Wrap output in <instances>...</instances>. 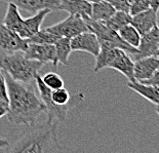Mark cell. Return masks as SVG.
<instances>
[{"instance_id":"1","label":"cell","mask_w":159,"mask_h":153,"mask_svg":"<svg viewBox=\"0 0 159 153\" xmlns=\"http://www.w3.org/2000/svg\"><path fill=\"white\" fill-rule=\"evenodd\" d=\"M4 74L8 95V112L6 114L8 121L16 125H34L40 115L46 112L44 103L29 84L12 79L5 72Z\"/></svg>"},{"instance_id":"2","label":"cell","mask_w":159,"mask_h":153,"mask_svg":"<svg viewBox=\"0 0 159 153\" xmlns=\"http://www.w3.org/2000/svg\"><path fill=\"white\" fill-rule=\"evenodd\" d=\"M60 149L57 137V123L47 120L39 128H34L16 141L11 150L13 152L41 153Z\"/></svg>"},{"instance_id":"3","label":"cell","mask_w":159,"mask_h":153,"mask_svg":"<svg viewBox=\"0 0 159 153\" xmlns=\"http://www.w3.org/2000/svg\"><path fill=\"white\" fill-rule=\"evenodd\" d=\"M42 66L43 63L26 58L24 52L4 53L0 57V68L3 72L8 74L12 79L29 86L35 82V78Z\"/></svg>"},{"instance_id":"4","label":"cell","mask_w":159,"mask_h":153,"mask_svg":"<svg viewBox=\"0 0 159 153\" xmlns=\"http://www.w3.org/2000/svg\"><path fill=\"white\" fill-rule=\"evenodd\" d=\"M50 12L52 11L47 8L41 9L31 18L24 20L21 16V13L19 12V8L16 7V5L13 3H8L3 24L7 28L18 33L23 38L28 39L41 29L43 21Z\"/></svg>"},{"instance_id":"5","label":"cell","mask_w":159,"mask_h":153,"mask_svg":"<svg viewBox=\"0 0 159 153\" xmlns=\"http://www.w3.org/2000/svg\"><path fill=\"white\" fill-rule=\"evenodd\" d=\"M35 84H36L37 90L39 91L40 97H41V100L46 107L47 120L52 122V123H57V122L65 121L69 109L74 106V104H76V102H74V103H70L69 102V103L66 105L55 104L52 100V90H50V88L43 82L42 78L39 74L35 78Z\"/></svg>"},{"instance_id":"6","label":"cell","mask_w":159,"mask_h":153,"mask_svg":"<svg viewBox=\"0 0 159 153\" xmlns=\"http://www.w3.org/2000/svg\"><path fill=\"white\" fill-rule=\"evenodd\" d=\"M45 29L59 37H67L70 39L83 32L89 31L85 20L78 15H69L64 21L46 27Z\"/></svg>"},{"instance_id":"7","label":"cell","mask_w":159,"mask_h":153,"mask_svg":"<svg viewBox=\"0 0 159 153\" xmlns=\"http://www.w3.org/2000/svg\"><path fill=\"white\" fill-rule=\"evenodd\" d=\"M28 40L23 38L18 33L7 28L4 24H0V49L5 53L25 52L28 47Z\"/></svg>"},{"instance_id":"8","label":"cell","mask_w":159,"mask_h":153,"mask_svg":"<svg viewBox=\"0 0 159 153\" xmlns=\"http://www.w3.org/2000/svg\"><path fill=\"white\" fill-rule=\"evenodd\" d=\"M24 56L28 59L38 61L43 64L52 63L56 67L59 64L55 44L29 43L27 49L24 52Z\"/></svg>"},{"instance_id":"9","label":"cell","mask_w":159,"mask_h":153,"mask_svg":"<svg viewBox=\"0 0 159 153\" xmlns=\"http://www.w3.org/2000/svg\"><path fill=\"white\" fill-rule=\"evenodd\" d=\"M159 49V27L156 26L150 31L142 34L141 41L138 46V53H134V61L146 58L150 56H155Z\"/></svg>"},{"instance_id":"10","label":"cell","mask_w":159,"mask_h":153,"mask_svg":"<svg viewBox=\"0 0 159 153\" xmlns=\"http://www.w3.org/2000/svg\"><path fill=\"white\" fill-rule=\"evenodd\" d=\"M71 49L72 52H85L97 57L100 53L101 45L96 34L86 31L71 38Z\"/></svg>"},{"instance_id":"11","label":"cell","mask_w":159,"mask_h":153,"mask_svg":"<svg viewBox=\"0 0 159 153\" xmlns=\"http://www.w3.org/2000/svg\"><path fill=\"white\" fill-rule=\"evenodd\" d=\"M159 69V57L150 56L134 61V75L136 81L149 79Z\"/></svg>"},{"instance_id":"12","label":"cell","mask_w":159,"mask_h":153,"mask_svg":"<svg viewBox=\"0 0 159 153\" xmlns=\"http://www.w3.org/2000/svg\"><path fill=\"white\" fill-rule=\"evenodd\" d=\"M134 61L131 59L129 53L125 50L118 49L117 53L113 60L111 61L108 68L114 69L123 74L128 79V81H136L134 75Z\"/></svg>"},{"instance_id":"13","label":"cell","mask_w":159,"mask_h":153,"mask_svg":"<svg viewBox=\"0 0 159 153\" xmlns=\"http://www.w3.org/2000/svg\"><path fill=\"white\" fill-rule=\"evenodd\" d=\"M7 3H13L16 7L29 13H36L41 9L59 11L61 0H1Z\"/></svg>"},{"instance_id":"14","label":"cell","mask_w":159,"mask_h":153,"mask_svg":"<svg viewBox=\"0 0 159 153\" xmlns=\"http://www.w3.org/2000/svg\"><path fill=\"white\" fill-rule=\"evenodd\" d=\"M157 12L149 8L147 11L131 16V25H134L137 30L142 34L150 31L154 27L158 26V15Z\"/></svg>"},{"instance_id":"15","label":"cell","mask_w":159,"mask_h":153,"mask_svg":"<svg viewBox=\"0 0 159 153\" xmlns=\"http://www.w3.org/2000/svg\"><path fill=\"white\" fill-rule=\"evenodd\" d=\"M59 11H65L69 15H78L83 19L90 18L91 2L86 0H61Z\"/></svg>"},{"instance_id":"16","label":"cell","mask_w":159,"mask_h":153,"mask_svg":"<svg viewBox=\"0 0 159 153\" xmlns=\"http://www.w3.org/2000/svg\"><path fill=\"white\" fill-rule=\"evenodd\" d=\"M127 86L136 91L140 96L155 105H159V86L153 84H146L140 81H128Z\"/></svg>"},{"instance_id":"17","label":"cell","mask_w":159,"mask_h":153,"mask_svg":"<svg viewBox=\"0 0 159 153\" xmlns=\"http://www.w3.org/2000/svg\"><path fill=\"white\" fill-rule=\"evenodd\" d=\"M116 9L113 5L107 1V0H101V1L91 3V13L90 19L93 21H102L106 22L112 16Z\"/></svg>"},{"instance_id":"18","label":"cell","mask_w":159,"mask_h":153,"mask_svg":"<svg viewBox=\"0 0 159 153\" xmlns=\"http://www.w3.org/2000/svg\"><path fill=\"white\" fill-rule=\"evenodd\" d=\"M56 52L57 62L63 64V65H68L69 57L72 53L71 49V39L67 37H61L56 41Z\"/></svg>"},{"instance_id":"19","label":"cell","mask_w":159,"mask_h":153,"mask_svg":"<svg viewBox=\"0 0 159 153\" xmlns=\"http://www.w3.org/2000/svg\"><path fill=\"white\" fill-rule=\"evenodd\" d=\"M120 37L122 38L123 41H125L127 44H129L130 46H134L138 49L139 44L141 41V33L138 31L137 28L131 24H128V25L122 27L119 31Z\"/></svg>"},{"instance_id":"20","label":"cell","mask_w":159,"mask_h":153,"mask_svg":"<svg viewBox=\"0 0 159 153\" xmlns=\"http://www.w3.org/2000/svg\"><path fill=\"white\" fill-rule=\"evenodd\" d=\"M105 23H106L111 29H113L115 31L118 32L122 27L131 23V16L129 15V12L116 11L114 15Z\"/></svg>"},{"instance_id":"21","label":"cell","mask_w":159,"mask_h":153,"mask_svg":"<svg viewBox=\"0 0 159 153\" xmlns=\"http://www.w3.org/2000/svg\"><path fill=\"white\" fill-rule=\"evenodd\" d=\"M61 37H59L56 34L49 32L48 30L40 29L38 32H36L34 35H32L30 38H28L29 43H41V44H55L56 41Z\"/></svg>"},{"instance_id":"22","label":"cell","mask_w":159,"mask_h":153,"mask_svg":"<svg viewBox=\"0 0 159 153\" xmlns=\"http://www.w3.org/2000/svg\"><path fill=\"white\" fill-rule=\"evenodd\" d=\"M42 80L50 90H57V88L64 87V80L57 73L49 72L46 73L44 76H42Z\"/></svg>"},{"instance_id":"23","label":"cell","mask_w":159,"mask_h":153,"mask_svg":"<svg viewBox=\"0 0 159 153\" xmlns=\"http://www.w3.org/2000/svg\"><path fill=\"white\" fill-rule=\"evenodd\" d=\"M52 100L57 105H66L70 102V94L65 87L52 90Z\"/></svg>"},{"instance_id":"24","label":"cell","mask_w":159,"mask_h":153,"mask_svg":"<svg viewBox=\"0 0 159 153\" xmlns=\"http://www.w3.org/2000/svg\"><path fill=\"white\" fill-rule=\"evenodd\" d=\"M150 8V0H136L129 5V15L134 16L137 13L145 12Z\"/></svg>"},{"instance_id":"25","label":"cell","mask_w":159,"mask_h":153,"mask_svg":"<svg viewBox=\"0 0 159 153\" xmlns=\"http://www.w3.org/2000/svg\"><path fill=\"white\" fill-rule=\"evenodd\" d=\"M0 102L8 105V95H7V84L3 70L0 68Z\"/></svg>"},{"instance_id":"26","label":"cell","mask_w":159,"mask_h":153,"mask_svg":"<svg viewBox=\"0 0 159 153\" xmlns=\"http://www.w3.org/2000/svg\"><path fill=\"white\" fill-rule=\"evenodd\" d=\"M108 2L113 5V7L116 11L121 12H129V3L127 0H107Z\"/></svg>"},{"instance_id":"27","label":"cell","mask_w":159,"mask_h":153,"mask_svg":"<svg viewBox=\"0 0 159 153\" xmlns=\"http://www.w3.org/2000/svg\"><path fill=\"white\" fill-rule=\"evenodd\" d=\"M142 82L146 83V84H153V86H159V69L150 78H149V79L142 81Z\"/></svg>"},{"instance_id":"28","label":"cell","mask_w":159,"mask_h":153,"mask_svg":"<svg viewBox=\"0 0 159 153\" xmlns=\"http://www.w3.org/2000/svg\"><path fill=\"white\" fill-rule=\"evenodd\" d=\"M7 112H8V105L0 102V118L7 114Z\"/></svg>"},{"instance_id":"29","label":"cell","mask_w":159,"mask_h":153,"mask_svg":"<svg viewBox=\"0 0 159 153\" xmlns=\"http://www.w3.org/2000/svg\"><path fill=\"white\" fill-rule=\"evenodd\" d=\"M150 8L155 12H159V0H150Z\"/></svg>"},{"instance_id":"30","label":"cell","mask_w":159,"mask_h":153,"mask_svg":"<svg viewBox=\"0 0 159 153\" xmlns=\"http://www.w3.org/2000/svg\"><path fill=\"white\" fill-rule=\"evenodd\" d=\"M11 144H9V142L6 140V139L0 137V149H3V148H8Z\"/></svg>"},{"instance_id":"31","label":"cell","mask_w":159,"mask_h":153,"mask_svg":"<svg viewBox=\"0 0 159 153\" xmlns=\"http://www.w3.org/2000/svg\"><path fill=\"white\" fill-rule=\"evenodd\" d=\"M155 111H156V113L158 114V116H159V105H156V107H155Z\"/></svg>"},{"instance_id":"32","label":"cell","mask_w":159,"mask_h":153,"mask_svg":"<svg viewBox=\"0 0 159 153\" xmlns=\"http://www.w3.org/2000/svg\"><path fill=\"white\" fill-rule=\"evenodd\" d=\"M127 1H128V3H129V5H130L131 3H133L134 1H136V0H127Z\"/></svg>"},{"instance_id":"33","label":"cell","mask_w":159,"mask_h":153,"mask_svg":"<svg viewBox=\"0 0 159 153\" xmlns=\"http://www.w3.org/2000/svg\"><path fill=\"white\" fill-rule=\"evenodd\" d=\"M155 56H158V57H159V49L156 52V53H155Z\"/></svg>"},{"instance_id":"34","label":"cell","mask_w":159,"mask_h":153,"mask_svg":"<svg viewBox=\"0 0 159 153\" xmlns=\"http://www.w3.org/2000/svg\"><path fill=\"white\" fill-rule=\"evenodd\" d=\"M158 27H159V26H158Z\"/></svg>"}]
</instances>
